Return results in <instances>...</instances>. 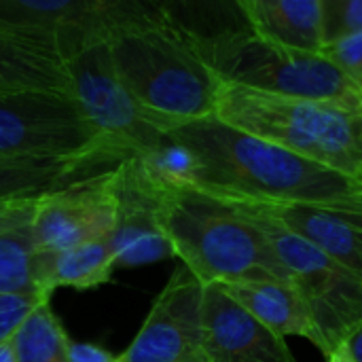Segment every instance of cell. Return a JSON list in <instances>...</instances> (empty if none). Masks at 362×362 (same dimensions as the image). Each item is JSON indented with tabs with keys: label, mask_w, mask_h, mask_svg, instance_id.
Masks as SVG:
<instances>
[{
	"label": "cell",
	"mask_w": 362,
	"mask_h": 362,
	"mask_svg": "<svg viewBox=\"0 0 362 362\" xmlns=\"http://www.w3.org/2000/svg\"><path fill=\"white\" fill-rule=\"evenodd\" d=\"M187 155L185 182L227 202L322 206L362 214L361 180L308 161L218 117L168 134Z\"/></svg>",
	"instance_id": "obj_1"
},
{
	"label": "cell",
	"mask_w": 362,
	"mask_h": 362,
	"mask_svg": "<svg viewBox=\"0 0 362 362\" xmlns=\"http://www.w3.org/2000/svg\"><path fill=\"white\" fill-rule=\"evenodd\" d=\"M108 47L123 85L168 134L214 117L221 81L170 4L138 0Z\"/></svg>",
	"instance_id": "obj_2"
},
{
	"label": "cell",
	"mask_w": 362,
	"mask_h": 362,
	"mask_svg": "<svg viewBox=\"0 0 362 362\" xmlns=\"http://www.w3.org/2000/svg\"><path fill=\"white\" fill-rule=\"evenodd\" d=\"M157 182L161 229L174 257L204 286L269 280L291 284L269 238L231 202L189 182Z\"/></svg>",
	"instance_id": "obj_3"
},
{
	"label": "cell",
	"mask_w": 362,
	"mask_h": 362,
	"mask_svg": "<svg viewBox=\"0 0 362 362\" xmlns=\"http://www.w3.org/2000/svg\"><path fill=\"white\" fill-rule=\"evenodd\" d=\"M214 117L308 161L362 178V104L284 98L221 83Z\"/></svg>",
	"instance_id": "obj_4"
},
{
	"label": "cell",
	"mask_w": 362,
	"mask_h": 362,
	"mask_svg": "<svg viewBox=\"0 0 362 362\" xmlns=\"http://www.w3.org/2000/svg\"><path fill=\"white\" fill-rule=\"evenodd\" d=\"M176 17L193 32L221 83L284 98L362 104L361 91L322 53L282 49L259 38L248 25L206 28L178 13Z\"/></svg>",
	"instance_id": "obj_5"
},
{
	"label": "cell",
	"mask_w": 362,
	"mask_h": 362,
	"mask_svg": "<svg viewBox=\"0 0 362 362\" xmlns=\"http://www.w3.org/2000/svg\"><path fill=\"white\" fill-rule=\"evenodd\" d=\"M242 210L276 248L293 288L299 293L316 329V348L329 356L341 348L362 322V278L322 255L278 221L231 202Z\"/></svg>",
	"instance_id": "obj_6"
},
{
	"label": "cell",
	"mask_w": 362,
	"mask_h": 362,
	"mask_svg": "<svg viewBox=\"0 0 362 362\" xmlns=\"http://www.w3.org/2000/svg\"><path fill=\"white\" fill-rule=\"evenodd\" d=\"M66 66L76 110L123 159L144 157L165 142L163 125L123 85L108 45H98Z\"/></svg>",
	"instance_id": "obj_7"
},
{
	"label": "cell",
	"mask_w": 362,
	"mask_h": 362,
	"mask_svg": "<svg viewBox=\"0 0 362 362\" xmlns=\"http://www.w3.org/2000/svg\"><path fill=\"white\" fill-rule=\"evenodd\" d=\"M138 0H0V30L30 40L64 64L108 45Z\"/></svg>",
	"instance_id": "obj_8"
},
{
	"label": "cell",
	"mask_w": 362,
	"mask_h": 362,
	"mask_svg": "<svg viewBox=\"0 0 362 362\" xmlns=\"http://www.w3.org/2000/svg\"><path fill=\"white\" fill-rule=\"evenodd\" d=\"M102 153L123 161L81 117L74 102L49 93H0V157Z\"/></svg>",
	"instance_id": "obj_9"
},
{
	"label": "cell",
	"mask_w": 362,
	"mask_h": 362,
	"mask_svg": "<svg viewBox=\"0 0 362 362\" xmlns=\"http://www.w3.org/2000/svg\"><path fill=\"white\" fill-rule=\"evenodd\" d=\"M204 295L206 286L185 265L176 269L117 362H208Z\"/></svg>",
	"instance_id": "obj_10"
},
{
	"label": "cell",
	"mask_w": 362,
	"mask_h": 362,
	"mask_svg": "<svg viewBox=\"0 0 362 362\" xmlns=\"http://www.w3.org/2000/svg\"><path fill=\"white\" fill-rule=\"evenodd\" d=\"M112 170L95 172L38 199L30 233L36 250L57 252L108 240L115 229Z\"/></svg>",
	"instance_id": "obj_11"
},
{
	"label": "cell",
	"mask_w": 362,
	"mask_h": 362,
	"mask_svg": "<svg viewBox=\"0 0 362 362\" xmlns=\"http://www.w3.org/2000/svg\"><path fill=\"white\" fill-rule=\"evenodd\" d=\"M115 176V229L108 238L117 265L136 267L174 257L161 229V193L157 178L138 157H127L112 168Z\"/></svg>",
	"instance_id": "obj_12"
},
{
	"label": "cell",
	"mask_w": 362,
	"mask_h": 362,
	"mask_svg": "<svg viewBox=\"0 0 362 362\" xmlns=\"http://www.w3.org/2000/svg\"><path fill=\"white\" fill-rule=\"evenodd\" d=\"M204 348L208 362H297L282 335L218 286H206L204 295Z\"/></svg>",
	"instance_id": "obj_13"
},
{
	"label": "cell",
	"mask_w": 362,
	"mask_h": 362,
	"mask_svg": "<svg viewBox=\"0 0 362 362\" xmlns=\"http://www.w3.org/2000/svg\"><path fill=\"white\" fill-rule=\"evenodd\" d=\"M242 204V202H240ZM252 210L278 221L291 233L331 257L362 278V214L322 206H267L248 204Z\"/></svg>",
	"instance_id": "obj_14"
},
{
	"label": "cell",
	"mask_w": 362,
	"mask_h": 362,
	"mask_svg": "<svg viewBox=\"0 0 362 362\" xmlns=\"http://www.w3.org/2000/svg\"><path fill=\"white\" fill-rule=\"evenodd\" d=\"M110 161L115 159L102 153L70 157H0V204L40 199L95 174L89 170Z\"/></svg>",
	"instance_id": "obj_15"
},
{
	"label": "cell",
	"mask_w": 362,
	"mask_h": 362,
	"mask_svg": "<svg viewBox=\"0 0 362 362\" xmlns=\"http://www.w3.org/2000/svg\"><path fill=\"white\" fill-rule=\"evenodd\" d=\"M235 4L259 38L301 53L322 51L320 0H240Z\"/></svg>",
	"instance_id": "obj_16"
},
{
	"label": "cell",
	"mask_w": 362,
	"mask_h": 362,
	"mask_svg": "<svg viewBox=\"0 0 362 362\" xmlns=\"http://www.w3.org/2000/svg\"><path fill=\"white\" fill-rule=\"evenodd\" d=\"M0 93H49L72 100L68 66L51 51L0 30Z\"/></svg>",
	"instance_id": "obj_17"
},
{
	"label": "cell",
	"mask_w": 362,
	"mask_h": 362,
	"mask_svg": "<svg viewBox=\"0 0 362 362\" xmlns=\"http://www.w3.org/2000/svg\"><path fill=\"white\" fill-rule=\"evenodd\" d=\"M117 267V257L108 240L87 242L57 252L36 250L34 259L38 288L47 295H53L57 288H98L112 280Z\"/></svg>",
	"instance_id": "obj_18"
},
{
	"label": "cell",
	"mask_w": 362,
	"mask_h": 362,
	"mask_svg": "<svg viewBox=\"0 0 362 362\" xmlns=\"http://www.w3.org/2000/svg\"><path fill=\"white\" fill-rule=\"evenodd\" d=\"M218 288L274 333L282 337L297 335L316 344V329L293 284L269 280L223 284Z\"/></svg>",
	"instance_id": "obj_19"
},
{
	"label": "cell",
	"mask_w": 362,
	"mask_h": 362,
	"mask_svg": "<svg viewBox=\"0 0 362 362\" xmlns=\"http://www.w3.org/2000/svg\"><path fill=\"white\" fill-rule=\"evenodd\" d=\"M68 333L55 316L51 301L38 305L15 333L19 362H70Z\"/></svg>",
	"instance_id": "obj_20"
},
{
	"label": "cell",
	"mask_w": 362,
	"mask_h": 362,
	"mask_svg": "<svg viewBox=\"0 0 362 362\" xmlns=\"http://www.w3.org/2000/svg\"><path fill=\"white\" fill-rule=\"evenodd\" d=\"M34 259L36 246L32 242L30 225L0 235V297L42 293L36 282Z\"/></svg>",
	"instance_id": "obj_21"
},
{
	"label": "cell",
	"mask_w": 362,
	"mask_h": 362,
	"mask_svg": "<svg viewBox=\"0 0 362 362\" xmlns=\"http://www.w3.org/2000/svg\"><path fill=\"white\" fill-rule=\"evenodd\" d=\"M325 45L362 34V0H320Z\"/></svg>",
	"instance_id": "obj_22"
},
{
	"label": "cell",
	"mask_w": 362,
	"mask_h": 362,
	"mask_svg": "<svg viewBox=\"0 0 362 362\" xmlns=\"http://www.w3.org/2000/svg\"><path fill=\"white\" fill-rule=\"evenodd\" d=\"M320 53L362 93V34L329 42Z\"/></svg>",
	"instance_id": "obj_23"
},
{
	"label": "cell",
	"mask_w": 362,
	"mask_h": 362,
	"mask_svg": "<svg viewBox=\"0 0 362 362\" xmlns=\"http://www.w3.org/2000/svg\"><path fill=\"white\" fill-rule=\"evenodd\" d=\"M45 301H51V295H42V293L2 295L0 297V344L15 337V333L28 320V316Z\"/></svg>",
	"instance_id": "obj_24"
},
{
	"label": "cell",
	"mask_w": 362,
	"mask_h": 362,
	"mask_svg": "<svg viewBox=\"0 0 362 362\" xmlns=\"http://www.w3.org/2000/svg\"><path fill=\"white\" fill-rule=\"evenodd\" d=\"M36 204H38V199L0 204V235L30 225L34 218V212H36Z\"/></svg>",
	"instance_id": "obj_25"
},
{
	"label": "cell",
	"mask_w": 362,
	"mask_h": 362,
	"mask_svg": "<svg viewBox=\"0 0 362 362\" xmlns=\"http://www.w3.org/2000/svg\"><path fill=\"white\" fill-rule=\"evenodd\" d=\"M68 361L70 362H117L119 354L108 352L102 346L95 344H83V341H68Z\"/></svg>",
	"instance_id": "obj_26"
},
{
	"label": "cell",
	"mask_w": 362,
	"mask_h": 362,
	"mask_svg": "<svg viewBox=\"0 0 362 362\" xmlns=\"http://www.w3.org/2000/svg\"><path fill=\"white\" fill-rule=\"evenodd\" d=\"M346 350L350 352V356L354 358V362H362V322L361 327L348 337V341L344 344Z\"/></svg>",
	"instance_id": "obj_27"
},
{
	"label": "cell",
	"mask_w": 362,
	"mask_h": 362,
	"mask_svg": "<svg viewBox=\"0 0 362 362\" xmlns=\"http://www.w3.org/2000/svg\"><path fill=\"white\" fill-rule=\"evenodd\" d=\"M0 362H19L15 337H11V339H6V341L0 344Z\"/></svg>",
	"instance_id": "obj_28"
},
{
	"label": "cell",
	"mask_w": 362,
	"mask_h": 362,
	"mask_svg": "<svg viewBox=\"0 0 362 362\" xmlns=\"http://www.w3.org/2000/svg\"><path fill=\"white\" fill-rule=\"evenodd\" d=\"M327 362H354V358L350 356V352L346 350V346H341V348H337L335 352H331L327 356Z\"/></svg>",
	"instance_id": "obj_29"
},
{
	"label": "cell",
	"mask_w": 362,
	"mask_h": 362,
	"mask_svg": "<svg viewBox=\"0 0 362 362\" xmlns=\"http://www.w3.org/2000/svg\"><path fill=\"white\" fill-rule=\"evenodd\" d=\"M361 185H362V178H361Z\"/></svg>",
	"instance_id": "obj_30"
}]
</instances>
